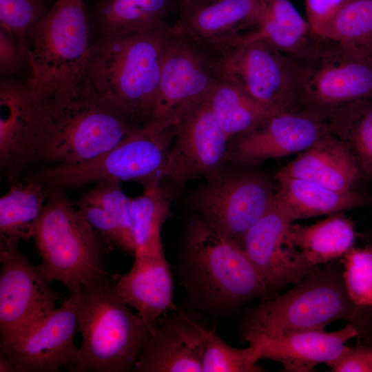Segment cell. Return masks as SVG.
I'll list each match as a JSON object with an SVG mask.
<instances>
[{"mask_svg":"<svg viewBox=\"0 0 372 372\" xmlns=\"http://www.w3.org/2000/svg\"><path fill=\"white\" fill-rule=\"evenodd\" d=\"M172 28L92 41L81 91L112 101L140 125L155 119L162 63Z\"/></svg>","mask_w":372,"mask_h":372,"instance_id":"obj_1","label":"cell"},{"mask_svg":"<svg viewBox=\"0 0 372 372\" xmlns=\"http://www.w3.org/2000/svg\"><path fill=\"white\" fill-rule=\"evenodd\" d=\"M177 273L190 305L203 312L225 314L267 289L242 248L198 215L187 225Z\"/></svg>","mask_w":372,"mask_h":372,"instance_id":"obj_2","label":"cell"},{"mask_svg":"<svg viewBox=\"0 0 372 372\" xmlns=\"http://www.w3.org/2000/svg\"><path fill=\"white\" fill-rule=\"evenodd\" d=\"M140 126L112 101L84 91L38 106L35 165L42 169L92 160Z\"/></svg>","mask_w":372,"mask_h":372,"instance_id":"obj_3","label":"cell"},{"mask_svg":"<svg viewBox=\"0 0 372 372\" xmlns=\"http://www.w3.org/2000/svg\"><path fill=\"white\" fill-rule=\"evenodd\" d=\"M342 273V265L336 260L318 267L285 293L264 298L243 314L241 338L324 331L337 320L355 324L360 329L372 308L359 306L350 298Z\"/></svg>","mask_w":372,"mask_h":372,"instance_id":"obj_4","label":"cell"},{"mask_svg":"<svg viewBox=\"0 0 372 372\" xmlns=\"http://www.w3.org/2000/svg\"><path fill=\"white\" fill-rule=\"evenodd\" d=\"M91 44L85 0H54L30 46L32 72L28 85L39 107L81 93Z\"/></svg>","mask_w":372,"mask_h":372,"instance_id":"obj_5","label":"cell"},{"mask_svg":"<svg viewBox=\"0 0 372 372\" xmlns=\"http://www.w3.org/2000/svg\"><path fill=\"white\" fill-rule=\"evenodd\" d=\"M70 296L82 336L71 372L132 371L152 331L121 299L113 280L106 278Z\"/></svg>","mask_w":372,"mask_h":372,"instance_id":"obj_6","label":"cell"},{"mask_svg":"<svg viewBox=\"0 0 372 372\" xmlns=\"http://www.w3.org/2000/svg\"><path fill=\"white\" fill-rule=\"evenodd\" d=\"M31 238L41 258L39 269L50 282H61L70 295L108 278L103 240L65 189H52Z\"/></svg>","mask_w":372,"mask_h":372,"instance_id":"obj_7","label":"cell"},{"mask_svg":"<svg viewBox=\"0 0 372 372\" xmlns=\"http://www.w3.org/2000/svg\"><path fill=\"white\" fill-rule=\"evenodd\" d=\"M176 116L157 118L135 129L112 149L81 163L44 167L25 174L51 189L101 182H136L143 188L164 179Z\"/></svg>","mask_w":372,"mask_h":372,"instance_id":"obj_8","label":"cell"},{"mask_svg":"<svg viewBox=\"0 0 372 372\" xmlns=\"http://www.w3.org/2000/svg\"><path fill=\"white\" fill-rule=\"evenodd\" d=\"M297 109L328 112L372 98V60L321 37L308 54L291 56Z\"/></svg>","mask_w":372,"mask_h":372,"instance_id":"obj_9","label":"cell"},{"mask_svg":"<svg viewBox=\"0 0 372 372\" xmlns=\"http://www.w3.org/2000/svg\"><path fill=\"white\" fill-rule=\"evenodd\" d=\"M207 178L192 193L190 203L199 216L240 246L272 203L275 181L256 172L219 171Z\"/></svg>","mask_w":372,"mask_h":372,"instance_id":"obj_10","label":"cell"},{"mask_svg":"<svg viewBox=\"0 0 372 372\" xmlns=\"http://www.w3.org/2000/svg\"><path fill=\"white\" fill-rule=\"evenodd\" d=\"M227 52L172 28L162 63L156 118L176 116L227 76Z\"/></svg>","mask_w":372,"mask_h":372,"instance_id":"obj_11","label":"cell"},{"mask_svg":"<svg viewBox=\"0 0 372 372\" xmlns=\"http://www.w3.org/2000/svg\"><path fill=\"white\" fill-rule=\"evenodd\" d=\"M19 242L0 237V343L46 316L61 299L38 265L21 251Z\"/></svg>","mask_w":372,"mask_h":372,"instance_id":"obj_12","label":"cell"},{"mask_svg":"<svg viewBox=\"0 0 372 372\" xmlns=\"http://www.w3.org/2000/svg\"><path fill=\"white\" fill-rule=\"evenodd\" d=\"M78 331L76 306L70 296L60 307L5 342L0 353L16 372L71 371L79 359L74 343Z\"/></svg>","mask_w":372,"mask_h":372,"instance_id":"obj_13","label":"cell"},{"mask_svg":"<svg viewBox=\"0 0 372 372\" xmlns=\"http://www.w3.org/2000/svg\"><path fill=\"white\" fill-rule=\"evenodd\" d=\"M229 141L206 99L183 106L177 113L164 179L184 184L217 173L225 162Z\"/></svg>","mask_w":372,"mask_h":372,"instance_id":"obj_14","label":"cell"},{"mask_svg":"<svg viewBox=\"0 0 372 372\" xmlns=\"http://www.w3.org/2000/svg\"><path fill=\"white\" fill-rule=\"evenodd\" d=\"M227 76L251 98L280 112L297 109L290 56L262 38L245 41L227 52Z\"/></svg>","mask_w":372,"mask_h":372,"instance_id":"obj_15","label":"cell"},{"mask_svg":"<svg viewBox=\"0 0 372 372\" xmlns=\"http://www.w3.org/2000/svg\"><path fill=\"white\" fill-rule=\"evenodd\" d=\"M328 133L325 116L321 113L304 109L280 112L234 138L225 162L258 164L299 154Z\"/></svg>","mask_w":372,"mask_h":372,"instance_id":"obj_16","label":"cell"},{"mask_svg":"<svg viewBox=\"0 0 372 372\" xmlns=\"http://www.w3.org/2000/svg\"><path fill=\"white\" fill-rule=\"evenodd\" d=\"M270 0H183L174 29L228 51L256 32Z\"/></svg>","mask_w":372,"mask_h":372,"instance_id":"obj_17","label":"cell"},{"mask_svg":"<svg viewBox=\"0 0 372 372\" xmlns=\"http://www.w3.org/2000/svg\"><path fill=\"white\" fill-rule=\"evenodd\" d=\"M291 222L273 200L262 216L244 235L240 247L260 276L268 293L294 285L318 267L287 245Z\"/></svg>","mask_w":372,"mask_h":372,"instance_id":"obj_18","label":"cell"},{"mask_svg":"<svg viewBox=\"0 0 372 372\" xmlns=\"http://www.w3.org/2000/svg\"><path fill=\"white\" fill-rule=\"evenodd\" d=\"M38 106L28 81H0V171L9 181L35 165Z\"/></svg>","mask_w":372,"mask_h":372,"instance_id":"obj_19","label":"cell"},{"mask_svg":"<svg viewBox=\"0 0 372 372\" xmlns=\"http://www.w3.org/2000/svg\"><path fill=\"white\" fill-rule=\"evenodd\" d=\"M130 269L113 280L116 292L152 331L159 320L176 309L172 275L163 242L137 249Z\"/></svg>","mask_w":372,"mask_h":372,"instance_id":"obj_20","label":"cell"},{"mask_svg":"<svg viewBox=\"0 0 372 372\" xmlns=\"http://www.w3.org/2000/svg\"><path fill=\"white\" fill-rule=\"evenodd\" d=\"M205 329L185 312L166 314L152 330L132 371L203 372Z\"/></svg>","mask_w":372,"mask_h":372,"instance_id":"obj_21","label":"cell"},{"mask_svg":"<svg viewBox=\"0 0 372 372\" xmlns=\"http://www.w3.org/2000/svg\"><path fill=\"white\" fill-rule=\"evenodd\" d=\"M361 333L353 323L327 332L318 330L293 331L277 335H250L243 340L254 349L257 361L268 359L280 362L285 371L310 372L321 363L335 358L346 343Z\"/></svg>","mask_w":372,"mask_h":372,"instance_id":"obj_22","label":"cell"},{"mask_svg":"<svg viewBox=\"0 0 372 372\" xmlns=\"http://www.w3.org/2000/svg\"><path fill=\"white\" fill-rule=\"evenodd\" d=\"M183 0H85L92 42L174 27Z\"/></svg>","mask_w":372,"mask_h":372,"instance_id":"obj_23","label":"cell"},{"mask_svg":"<svg viewBox=\"0 0 372 372\" xmlns=\"http://www.w3.org/2000/svg\"><path fill=\"white\" fill-rule=\"evenodd\" d=\"M273 200L291 222L372 206V195L340 192L310 180L276 174Z\"/></svg>","mask_w":372,"mask_h":372,"instance_id":"obj_24","label":"cell"},{"mask_svg":"<svg viewBox=\"0 0 372 372\" xmlns=\"http://www.w3.org/2000/svg\"><path fill=\"white\" fill-rule=\"evenodd\" d=\"M330 189L348 192L362 178L347 146L330 133L320 138L277 172Z\"/></svg>","mask_w":372,"mask_h":372,"instance_id":"obj_25","label":"cell"},{"mask_svg":"<svg viewBox=\"0 0 372 372\" xmlns=\"http://www.w3.org/2000/svg\"><path fill=\"white\" fill-rule=\"evenodd\" d=\"M355 237L354 223L341 212L309 225L291 223L287 245L318 267L340 259L353 246Z\"/></svg>","mask_w":372,"mask_h":372,"instance_id":"obj_26","label":"cell"},{"mask_svg":"<svg viewBox=\"0 0 372 372\" xmlns=\"http://www.w3.org/2000/svg\"><path fill=\"white\" fill-rule=\"evenodd\" d=\"M255 38L265 39L285 54L298 57L312 50L321 37L313 32L289 0H270L256 33L247 40Z\"/></svg>","mask_w":372,"mask_h":372,"instance_id":"obj_27","label":"cell"},{"mask_svg":"<svg viewBox=\"0 0 372 372\" xmlns=\"http://www.w3.org/2000/svg\"><path fill=\"white\" fill-rule=\"evenodd\" d=\"M10 183L0 198V237L28 240L52 189L26 175Z\"/></svg>","mask_w":372,"mask_h":372,"instance_id":"obj_28","label":"cell"},{"mask_svg":"<svg viewBox=\"0 0 372 372\" xmlns=\"http://www.w3.org/2000/svg\"><path fill=\"white\" fill-rule=\"evenodd\" d=\"M206 100L229 140L254 129L278 113L254 100L229 76L216 85Z\"/></svg>","mask_w":372,"mask_h":372,"instance_id":"obj_29","label":"cell"},{"mask_svg":"<svg viewBox=\"0 0 372 372\" xmlns=\"http://www.w3.org/2000/svg\"><path fill=\"white\" fill-rule=\"evenodd\" d=\"M329 132L350 151L362 178L372 179V98L355 101L325 115Z\"/></svg>","mask_w":372,"mask_h":372,"instance_id":"obj_30","label":"cell"},{"mask_svg":"<svg viewBox=\"0 0 372 372\" xmlns=\"http://www.w3.org/2000/svg\"><path fill=\"white\" fill-rule=\"evenodd\" d=\"M323 37L372 60V0H347Z\"/></svg>","mask_w":372,"mask_h":372,"instance_id":"obj_31","label":"cell"},{"mask_svg":"<svg viewBox=\"0 0 372 372\" xmlns=\"http://www.w3.org/2000/svg\"><path fill=\"white\" fill-rule=\"evenodd\" d=\"M169 209L168 192L161 183L145 187L141 195L130 198L132 234L136 249L162 242L161 229Z\"/></svg>","mask_w":372,"mask_h":372,"instance_id":"obj_32","label":"cell"},{"mask_svg":"<svg viewBox=\"0 0 372 372\" xmlns=\"http://www.w3.org/2000/svg\"><path fill=\"white\" fill-rule=\"evenodd\" d=\"M253 347L238 349L228 344L214 331L205 329L203 372H260Z\"/></svg>","mask_w":372,"mask_h":372,"instance_id":"obj_33","label":"cell"},{"mask_svg":"<svg viewBox=\"0 0 372 372\" xmlns=\"http://www.w3.org/2000/svg\"><path fill=\"white\" fill-rule=\"evenodd\" d=\"M50 0H0V26L29 50L35 29L50 10Z\"/></svg>","mask_w":372,"mask_h":372,"instance_id":"obj_34","label":"cell"},{"mask_svg":"<svg viewBox=\"0 0 372 372\" xmlns=\"http://www.w3.org/2000/svg\"><path fill=\"white\" fill-rule=\"evenodd\" d=\"M340 260L350 298L359 306L372 308V245L353 246Z\"/></svg>","mask_w":372,"mask_h":372,"instance_id":"obj_35","label":"cell"},{"mask_svg":"<svg viewBox=\"0 0 372 372\" xmlns=\"http://www.w3.org/2000/svg\"><path fill=\"white\" fill-rule=\"evenodd\" d=\"M79 201L96 205L105 211L121 228L136 251L132 234L130 197L123 192L121 183L107 181L94 184L81 196Z\"/></svg>","mask_w":372,"mask_h":372,"instance_id":"obj_36","label":"cell"},{"mask_svg":"<svg viewBox=\"0 0 372 372\" xmlns=\"http://www.w3.org/2000/svg\"><path fill=\"white\" fill-rule=\"evenodd\" d=\"M32 72L30 50L10 30L0 26L1 79L29 81Z\"/></svg>","mask_w":372,"mask_h":372,"instance_id":"obj_37","label":"cell"},{"mask_svg":"<svg viewBox=\"0 0 372 372\" xmlns=\"http://www.w3.org/2000/svg\"><path fill=\"white\" fill-rule=\"evenodd\" d=\"M77 207L103 240L116 246L132 256L134 255V247L105 211L96 205L79 200Z\"/></svg>","mask_w":372,"mask_h":372,"instance_id":"obj_38","label":"cell"},{"mask_svg":"<svg viewBox=\"0 0 372 372\" xmlns=\"http://www.w3.org/2000/svg\"><path fill=\"white\" fill-rule=\"evenodd\" d=\"M326 364L333 372H372V347L345 346Z\"/></svg>","mask_w":372,"mask_h":372,"instance_id":"obj_39","label":"cell"},{"mask_svg":"<svg viewBox=\"0 0 372 372\" xmlns=\"http://www.w3.org/2000/svg\"><path fill=\"white\" fill-rule=\"evenodd\" d=\"M347 0H305L307 21L313 32L323 37Z\"/></svg>","mask_w":372,"mask_h":372,"instance_id":"obj_40","label":"cell"},{"mask_svg":"<svg viewBox=\"0 0 372 372\" xmlns=\"http://www.w3.org/2000/svg\"><path fill=\"white\" fill-rule=\"evenodd\" d=\"M0 372H16L12 362L0 353Z\"/></svg>","mask_w":372,"mask_h":372,"instance_id":"obj_41","label":"cell"},{"mask_svg":"<svg viewBox=\"0 0 372 372\" xmlns=\"http://www.w3.org/2000/svg\"><path fill=\"white\" fill-rule=\"evenodd\" d=\"M364 237L369 240V244L372 245V230L366 233Z\"/></svg>","mask_w":372,"mask_h":372,"instance_id":"obj_42","label":"cell"}]
</instances>
